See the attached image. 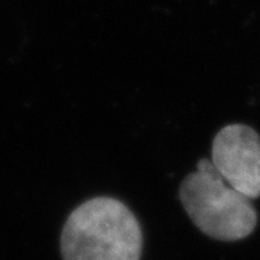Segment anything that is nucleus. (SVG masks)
I'll return each instance as SVG.
<instances>
[{"mask_svg": "<svg viewBox=\"0 0 260 260\" xmlns=\"http://www.w3.org/2000/svg\"><path fill=\"white\" fill-rule=\"evenodd\" d=\"M142 247L138 218L112 197H95L78 205L61 234L62 260H140Z\"/></svg>", "mask_w": 260, "mask_h": 260, "instance_id": "obj_1", "label": "nucleus"}, {"mask_svg": "<svg viewBox=\"0 0 260 260\" xmlns=\"http://www.w3.org/2000/svg\"><path fill=\"white\" fill-rule=\"evenodd\" d=\"M179 198L192 223L217 240L244 239L257 223L250 198L229 185L210 159H201L194 172L184 179Z\"/></svg>", "mask_w": 260, "mask_h": 260, "instance_id": "obj_2", "label": "nucleus"}, {"mask_svg": "<svg viewBox=\"0 0 260 260\" xmlns=\"http://www.w3.org/2000/svg\"><path fill=\"white\" fill-rule=\"evenodd\" d=\"M211 162L236 191L250 200L260 197V136L251 127L230 124L220 130Z\"/></svg>", "mask_w": 260, "mask_h": 260, "instance_id": "obj_3", "label": "nucleus"}]
</instances>
